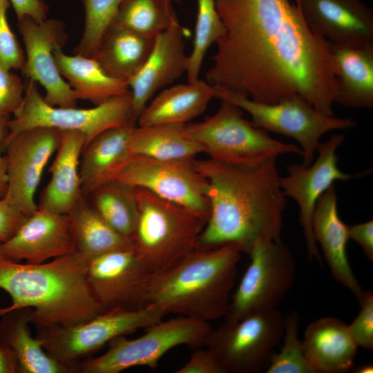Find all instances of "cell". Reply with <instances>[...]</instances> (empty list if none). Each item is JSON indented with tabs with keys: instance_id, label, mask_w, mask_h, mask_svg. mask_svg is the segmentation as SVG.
Masks as SVG:
<instances>
[{
	"instance_id": "obj_17",
	"label": "cell",
	"mask_w": 373,
	"mask_h": 373,
	"mask_svg": "<svg viewBox=\"0 0 373 373\" xmlns=\"http://www.w3.org/2000/svg\"><path fill=\"white\" fill-rule=\"evenodd\" d=\"M344 139L341 134H333L326 142H320L316 149L318 155L313 164L305 167L302 164H291L287 167L288 175L280 179L284 195L294 199L299 207L300 222L308 257L319 263L321 254L312 227L316 202L335 181H347L353 178L352 175L341 171L337 164L336 151Z\"/></svg>"
},
{
	"instance_id": "obj_25",
	"label": "cell",
	"mask_w": 373,
	"mask_h": 373,
	"mask_svg": "<svg viewBox=\"0 0 373 373\" xmlns=\"http://www.w3.org/2000/svg\"><path fill=\"white\" fill-rule=\"evenodd\" d=\"M216 93V87L201 79L167 88L145 106L137 125L187 124L206 110Z\"/></svg>"
},
{
	"instance_id": "obj_3",
	"label": "cell",
	"mask_w": 373,
	"mask_h": 373,
	"mask_svg": "<svg viewBox=\"0 0 373 373\" xmlns=\"http://www.w3.org/2000/svg\"><path fill=\"white\" fill-rule=\"evenodd\" d=\"M88 260L74 252L41 264H21L0 252V289L12 303L7 312L32 309L37 329L68 325L102 312L87 280Z\"/></svg>"
},
{
	"instance_id": "obj_11",
	"label": "cell",
	"mask_w": 373,
	"mask_h": 373,
	"mask_svg": "<svg viewBox=\"0 0 373 373\" xmlns=\"http://www.w3.org/2000/svg\"><path fill=\"white\" fill-rule=\"evenodd\" d=\"M248 254L250 263L231 296L225 321L277 309L294 283L296 260L283 241H258Z\"/></svg>"
},
{
	"instance_id": "obj_16",
	"label": "cell",
	"mask_w": 373,
	"mask_h": 373,
	"mask_svg": "<svg viewBox=\"0 0 373 373\" xmlns=\"http://www.w3.org/2000/svg\"><path fill=\"white\" fill-rule=\"evenodd\" d=\"M17 27L25 45L23 75L44 88L43 99L48 105L77 107V99L59 73L54 57L55 51L62 50L68 39L64 23L55 19L37 23L24 16L18 20Z\"/></svg>"
},
{
	"instance_id": "obj_35",
	"label": "cell",
	"mask_w": 373,
	"mask_h": 373,
	"mask_svg": "<svg viewBox=\"0 0 373 373\" xmlns=\"http://www.w3.org/2000/svg\"><path fill=\"white\" fill-rule=\"evenodd\" d=\"M300 318L292 310L284 317L283 345L274 353L266 373H316L305 353L303 341L298 337Z\"/></svg>"
},
{
	"instance_id": "obj_28",
	"label": "cell",
	"mask_w": 373,
	"mask_h": 373,
	"mask_svg": "<svg viewBox=\"0 0 373 373\" xmlns=\"http://www.w3.org/2000/svg\"><path fill=\"white\" fill-rule=\"evenodd\" d=\"M57 70L65 77L77 99L88 100L96 106L111 98L128 93L126 81L108 75L93 57L54 52Z\"/></svg>"
},
{
	"instance_id": "obj_24",
	"label": "cell",
	"mask_w": 373,
	"mask_h": 373,
	"mask_svg": "<svg viewBox=\"0 0 373 373\" xmlns=\"http://www.w3.org/2000/svg\"><path fill=\"white\" fill-rule=\"evenodd\" d=\"M334 63V103L350 108L373 107V43L331 44Z\"/></svg>"
},
{
	"instance_id": "obj_23",
	"label": "cell",
	"mask_w": 373,
	"mask_h": 373,
	"mask_svg": "<svg viewBox=\"0 0 373 373\" xmlns=\"http://www.w3.org/2000/svg\"><path fill=\"white\" fill-rule=\"evenodd\" d=\"M85 144L82 133L61 131L55 157L49 169L51 178L40 195L39 208L67 214L83 195L79 160Z\"/></svg>"
},
{
	"instance_id": "obj_12",
	"label": "cell",
	"mask_w": 373,
	"mask_h": 373,
	"mask_svg": "<svg viewBox=\"0 0 373 373\" xmlns=\"http://www.w3.org/2000/svg\"><path fill=\"white\" fill-rule=\"evenodd\" d=\"M216 89V98L227 99L247 111L255 126L296 140L303 151L302 165L305 167L312 164L323 134L333 130L352 128L356 125L352 119L319 112L298 95L285 97L275 104H263Z\"/></svg>"
},
{
	"instance_id": "obj_19",
	"label": "cell",
	"mask_w": 373,
	"mask_h": 373,
	"mask_svg": "<svg viewBox=\"0 0 373 373\" xmlns=\"http://www.w3.org/2000/svg\"><path fill=\"white\" fill-rule=\"evenodd\" d=\"M0 252L30 264L44 263L75 252L68 215L38 207L10 239L0 242Z\"/></svg>"
},
{
	"instance_id": "obj_44",
	"label": "cell",
	"mask_w": 373,
	"mask_h": 373,
	"mask_svg": "<svg viewBox=\"0 0 373 373\" xmlns=\"http://www.w3.org/2000/svg\"><path fill=\"white\" fill-rule=\"evenodd\" d=\"M10 119V117H0V199L5 197L8 189L6 160L1 151L3 142L8 134V122Z\"/></svg>"
},
{
	"instance_id": "obj_4",
	"label": "cell",
	"mask_w": 373,
	"mask_h": 373,
	"mask_svg": "<svg viewBox=\"0 0 373 373\" xmlns=\"http://www.w3.org/2000/svg\"><path fill=\"white\" fill-rule=\"evenodd\" d=\"M242 253L232 244L195 247L151 274L146 306L209 323L225 317Z\"/></svg>"
},
{
	"instance_id": "obj_14",
	"label": "cell",
	"mask_w": 373,
	"mask_h": 373,
	"mask_svg": "<svg viewBox=\"0 0 373 373\" xmlns=\"http://www.w3.org/2000/svg\"><path fill=\"white\" fill-rule=\"evenodd\" d=\"M61 134L58 128L36 126L6 136L3 142L8 175L3 198L26 216L38 208L35 193L46 164L57 149Z\"/></svg>"
},
{
	"instance_id": "obj_8",
	"label": "cell",
	"mask_w": 373,
	"mask_h": 373,
	"mask_svg": "<svg viewBox=\"0 0 373 373\" xmlns=\"http://www.w3.org/2000/svg\"><path fill=\"white\" fill-rule=\"evenodd\" d=\"M166 314L148 305L138 309L114 308L75 324L37 329L43 348L62 365L77 372V365L113 338L146 328Z\"/></svg>"
},
{
	"instance_id": "obj_6",
	"label": "cell",
	"mask_w": 373,
	"mask_h": 373,
	"mask_svg": "<svg viewBox=\"0 0 373 373\" xmlns=\"http://www.w3.org/2000/svg\"><path fill=\"white\" fill-rule=\"evenodd\" d=\"M220 100L213 115L202 122L185 124L187 133L210 158L253 166L281 154L303 155L298 146L272 138L268 131L244 118L243 110L235 104Z\"/></svg>"
},
{
	"instance_id": "obj_29",
	"label": "cell",
	"mask_w": 373,
	"mask_h": 373,
	"mask_svg": "<svg viewBox=\"0 0 373 373\" xmlns=\"http://www.w3.org/2000/svg\"><path fill=\"white\" fill-rule=\"evenodd\" d=\"M136 125L130 123L107 129L84 146L79 160V176L84 195L88 196L107 181L108 174L112 169L130 154L128 139Z\"/></svg>"
},
{
	"instance_id": "obj_2",
	"label": "cell",
	"mask_w": 373,
	"mask_h": 373,
	"mask_svg": "<svg viewBox=\"0 0 373 373\" xmlns=\"http://www.w3.org/2000/svg\"><path fill=\"white\" fill-rule=\"evenodd\" d=\"M207 180L210 213L197 246L236 245L249 254L258 241H282L287 204L276 157L249 166L213 159L194 160Z\"/></svg>"
},
{
	"instance_id": "obj_47",
	"label": "cell",
	"mask_w": 373,
	"mask_h": 373,
	"mask_svg": "<svg viewBox=\"0 0 373 373\" xmlns=\"http://www.w3.org/2000/svg\"><path fill=\"white\" fill-rule=\"evenodd\" d=\"M172 1H175V2L178 3H180L182 0H172Z\"/></svg>"
},
{
	"instance_id": "obj_45",
	"label": "cell",
	"mask_w": 373,
	"mask_h": 373,
	"mask_svg": "<svg viewBox=\"0 0 373 373\" xmlns=\"http://www.w3.org/2000/svg\"><path fill=\"white\" fill-rule=\"evenodd\" d=\"M0 373H19L17 358L11 349L0 341Z\"/></svg>"
},
{
	"instance_id": "obj_32",
	"label": "cell",
	"mask_w": 373,
	"mask_h": 373,
	"mask_svg": "<svg viewBox=\"0 0 373 373\" xmlns=\"http://www.w3.org/2000/svg\"><path fill=\"white\" fill-rule=\"evenodd\" d=\"M87 198L111 227L132 240L139 216L135 187L109 179Z\"/></svg>"
},
{
	"instance_id": "obj_1",
	"label": "cell",
	"mask_w": 373,
	"mask_h": 373,
	"mask_svg": "<svg viewBox=\"0 0 373 373\" xmlns=\"http://www.w3.org/2000/svg\"><path fill=\"white\" fill-rule=\"evenodd\" d=\"M225 28L206 72L211 86L263 104L298 95L333 116L331 44L289 0H215Z\"/></svg>"
},
{
	"instance_id": "obj_20",
	"label": "cell",
	"mask_w": 373,
	"mask_h": 373,
	"mask_svg": "<svg viewBox=\"0 0 373 373\" xmlns=\"http://www.w3.org/2000/svg\"><path fill=\"white\" fill-rule=\"evenodd\" d=\"M185 29L179 21L155 37L151 52L139 71L128 80L133 111L137 120L153 95L186 73Z\"/></svg>"
},
{
	"instance_id": "obj_27",
	"label": "cell",
	"mask_w": 373,
	"mask_h": 373,
	"mask_svg": "<svg viewBox=\"0 0 373 373\" xmlns=\"http://www.w3.org/2000/svg\"><path fill=\"white\" fill-rule=\"evenodd\" d=\"M154 39L113 21L93 58L108 75L128 82L146 61Z\"/></svg>"
},
{
	"instance_id": "obj_38",
	"label": "cell",
	"mask_w": 373,
	"mask_h": 373,
	"mask_svg": "<svg viewBox=\"0 0 373 373\" xmlns=\"http://www.w3.org/2000/svg\"><path fill=\"white\" fill-rule=\"evenodd\" d=\"M360 309L352 323L348 325L351 336L358 346L373 349V294L364 291L358 297Z\"/></svg>"
},
{
	"instance_id": "obj_42",
	"label": "cell",
	"mask_w": 373,
	"mask_h": 373,
	"mask_svg": "<svg viewBox=\"0 0 373 373\" xmlns=\"http://www.w3.org/2000/svg\"><path fill=\"white\" fill-rule=\"evenodd\" d=\"M12 6L17 20L28 16L37 23L47 19L49 7L43 0H8Z\"/></svg>"
},
{
	"instance_id": "obj_43",
	"label": "cell",
	"mask_w": 373,
	"mask_h": 373,
	"mask_svg": "<svg viewBox=\"0 0 373 373\" xmlns=\"http://www.w3.org/2000/svg\"><path fill=\"white\" fill-rule=\"evenodd\" d=\"M350 238L356 242L362 248L366 257L373 260V221L348 226Z\"/></svg>"
},
{
	"instance_id": "obj_30",
	"label": "cell",
	"mask_w": 373,
	"mask_h": 373,
	"mask_svg": "<svg viewBox=\"0 0 373 373\" xmlns=\"http://www.w3.org/2000/svg\"><path fill=\"white\" fill-rule=\"evenodd\" d=\"M75 251L88 261L111 251L133 245L111 227L82 195L67 213Z\"/></svg>"
},
{
	"instance_id": "obj_10",
	"label": "cell",
	"mask_w": 373,
	"mask_h": 373,
	"mask_svg": "<svg viewBox=\"0 0 373 373\" xmlns=\"http://www.w3.org/2000/svg\"><path fill=\"white\" fill-rule=\"evenodd\" d=\"M283 333L280 311H262L224 321L211 329L204 346L214 354L225 373H257L267 370Z\"/></svg>"
},
{
	"instance_id": "obj_40",
	"label": "cell",
	"mask_w": 373,
	"mask_h": 373,
	"mask_svg": "<svg viewBox=\"0 0 373 373\" xmlns=\"http://www.w3.org/2000/svg\"><path fill=\"white\" fill-rule=\"evenodd\" d=\"M175 373H225L214 354L202 346L193 350L189 360Z\"/></svg>"
},
{
	"instance_id": "obj_13",
	"label": "cell",
	"mask_w": 373,
	"mask_h": 373,
	"mask_svg": "<svg viewBox=\"0 0 373 373\" xmlns=\"http://www.w3.org/2000/svg\"><path fill=\"white\" fill-rule=\"evenodd\" d=\"M194 160L168 161L129 154L112 169L108 179L146 189L207 222L210 213L207 180L195 169Z\"/></svg>"
},
{
	"instance_id": "obj_41",
	"label": "cell",
	"mask_w": 373,
	"mask_h": 373,
	"mask_svg": "<svg viewBox=\"0 0 373 373\" xmlns=\"http://www.w3.org/2000/svg\"><path fill=\"white\" fill-rule=\"evenodd\" d=\"M26 217L4 198L0 199V242L10 239Z\"/></svg>"
},
{
	"instance_id": "obj_18",
	"label": "cell",
	"mask_w": 373,
	"mask_h": 373,
	"mask_svg": "<svg viewBox=\"0 0 373 373\" xmlns=\"http://www.w3.org/2000/svg\"><path fill=\"white\" fill-rule=\"evenodd\" d=\"M309 30L331 44L373 43V10L363 0H296Z\"/></svg>"
},
{
	"instance_id": "obj_46",
	"label": "cell",
	"mask_w": 373,
	"mask_h": 373,
	"mask_svg": "<svg viewBox=\"0 0 373 373\" xmlns=\"http://www.w3.org/2000/svg\"><path fill=\"white\" fill-rule=\"evenodd\" d=\"M355 371L357 373H372L373 366L372 364H366L361 366Z\"/></svg>"
},
{
	"instance_id": "obj_37",
	"label": "cell",
	"mask_w": 373,
	"mask_h": 373,
	"mask_svg": "<svg viewBox=\"0 0 373 373\" xmlns=\"http://www.w3.org/2000/svg\"><path fill=\"white\" fill-rule=\"evenodd\" d=\"M10 6L8 0H0V64L8 70H21L26 55L8 21Z\"/></svg>"
},
{
	"instance_id": "obj_9",
	"label": "cell",
	"mask_w": 373,
	"mask_h": 373,
	"mask_svg": "<svg viewBox=\"0 0 373 373\" xmlns=\"http://www.w3.org/2000/svg\"><path fill=\"white\" fill-rule=\"evenodd\" d=\"M24 84L23 103L14 118L8 120L6 136L36 126H48L79 131L84 135L87 144L107 129L130 123L137 124L130 90L94 108H65L48 105L40 95L36 82L27 79Z\"/></svg>"
},
{
	"instance_id": "obj_5",
	"label": "cell",
	"mask_w": 373,
	"mask_h": 373,
	"mask_svg": "<svg viewBox=\"0 0 373 373\" xmlns=\"http://www.w3.org/2000/svg\"><path fill=\"white\" fill-rule=\"evenodd\" d=\"M135 189L139 216L133 245L153 274L196 247L207 221L146 189Z\"/></svg>"
},
{
	"instance_id": "obj_33",
	"label": "cell",
	"mask_w": 373,
	"mask_h": 373,
	"mask_svg": "<svg viewBox=\"0 0 373 373\" xmlns=\"http://www.w3.org/2000/svg\"><path fill=\"white\" fill-rule=\"evenodd\" d=\"M172 0H123L114 22L155 38L178 21Z\"/></svg>"
},
{
	"instance_id": "obj_7",
	"label": "cell",
	"mask_w": 373,
	"mask_h": 373,
	"mask_svg": "<svg viewBox=\"0 0 373 373\" xmlns=\"http://www.w3.org/2000/svg\"><path fill=\"white\" fill-rule=\"evenodd\" d=\"M141 336H117L108 343L102 355L88 357L78 363L77 372L119 373L136 366L155 369L170 350L185 345L193 350L204 345L212 328L209 322L178 316L162 320L146 327Z\"/></svg>"
},
{
	"instance_id": "obj_31",
	"label": "cell",
	"mask_w": 373,
	"mask_h": 373,
	"mask_svg": "<svg viewBox=\"0 0 373 373\" xmlns=\"http://www.w3.org/2000/svg\"><path fill=\"white\" fill-rule=\"evenodd\" d=\"M185 124L136 125L128 139L130 154L168 161L194 160L202 149L187 133Z\"/></svg>"
},
{
	"instance_id": "obj_15",
	"label": "cell",
	"mask_w": 373,
	"mask_h": 373,
	"mask_svg": "<svg viewBox=\"0 0 373 373\" xmlns=\"http://www.w3.org/2000/svg\"><path fill=\"white\" fill-rule=\"evenodd\" d=\"M87 280L102 312L146 307L152 271L133 245L105 253L87 262Z\"/></svg>"
},
{
	"instance_id": "obj_22",
	"label": "cell",
	"mask_w": 373,
	"mask_h": 373,
	"mask_svg": "<svg viewBox=\"0 0 373 373\" xmlns=\"http://www.w3.org/2000/svg\"><path fill=\"white\" fill-rule=\"evenodd\" d=\"M302 341L306 356L316 373L349 372L358 349L348 325L334 316L310 323Z\"/></svg>"
},
{
	"instance_id": "obj_36",
	"label": "cell",
	"mask_w": 373,
	"mask_h": 373,
	"mask_svg": "<svg viewBox=\"0 0 373 373\" xmlns=\"http://www.w3.org/2000/svg\"><path fill=\"white\" fill-rule=\"evenodd\" d=\"M82 1L85 11L84 28L74 53L93 57L104 34L114 21L123 0Z\"/></svg>"
},
{
	"instance_id": "obj_39",
	"label": "cell",
	"mask_w": 373,
	"mask_h": 373,
	"mask_svg": "<svg viewBox=\"0 0 373 373\" xmlns=\"http://www.w3.org/2000/svg\"><path fill=\"white\" fill-rule=\"evenodd\" d=\"M10 70L0 64V117L15 115L23 103L25 84Z\"/></svg>"
},
{
	"instance_id": "obj_21",
	"label": "cell",
	"mask_w": 373,
	"mask_h": 373,
	"mask_svg": "<svg viewBox=\"0 0 373 373\" xmlns=\"http://www.w3.org/2000/svg\"><path fill=\"white\" fill-rule=\"evenodd\" d=\"M314 238L321 247L332 276L358 299L363 291L347 255L348 226L340 218L333 184L318 199L312 217Z\"/></svg>"
},
{
	"instance_id": "obj_26",
	"label": "cell",
	"mask_w": 373,
	"mask_h": 373,
	"mask_svg": "<svg viewBox=\"0 0 373 373\" xmlns=\"http://www.w3.org/2000/svg\"><path fill=\"white\" fill-rule=\"evenodd\" d=\"M32 309L21 308L0 316V341L14 353L19 373H73L43 348L40 339L31 335Z\"/></svg>"
},
{
	"instance_id": "obj_34",
	"label": "cell",
	"mask_w": 373,
	"mask_h": 373,
	"mask_svg": "<svg viewBox=\"0 0 373 373\" xmlns=\"http://www.w3.org/2000/svg\"><path fill=\"white\" fill-rule=\"evenodd\" d=\"M225 28L218 12L215 0H198V15L191 52L186 71L188 82L199 79L207 50L224 34Z\"/></svg>"
}]
</instances>
